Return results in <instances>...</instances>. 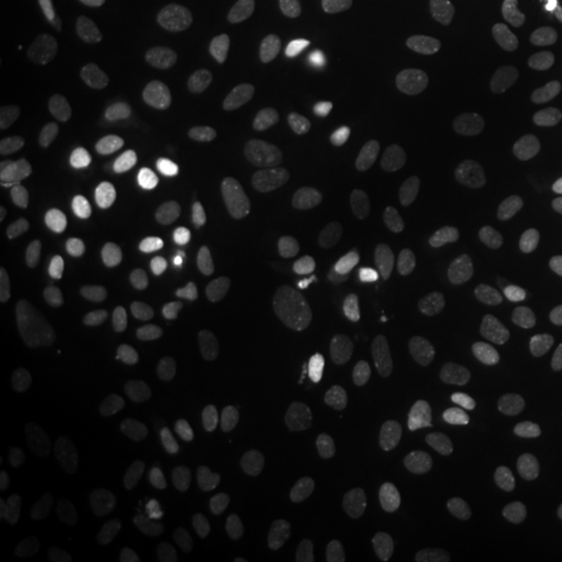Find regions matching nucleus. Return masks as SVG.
Instances as JSON below:
<instances>
[{"label": "nucleus", "mask_w": 562, "mask_h": 562, "mask_svg": "<svg viewBox=\"0 0 562 562\" xmlns=\"http://www.w3.org/2000/svg\"><path fill=\"white\" fill-rule=\"evenodd\" d=\"M472 66L487 85L516 98L557 91L562 88V25L513 10L475 38Z\"/></svg>", "instance_id": "nucleus-3"}, {"label": "nucleus", "mask_w": 562, "mask_h": 562, "mask_svg": "<svg viewBox=\"0 0 562 562\" xmlns=\"http://www.w3.org/2000/svg\"><path fill=\"white\" fill-rule=\"evenodd\" d=\"M413 547L422 562H465L475 550V531L457 509L428 503L413 525Z\"/></svg>", "instance_id": "nucleus-16"}, {"label": "nucleus", "mask_w": 562, "mask_h": 562, "mask_svg": "<svg viewBox=\"0 0 562 562\" xmlns=\"http://www.w3.org/2000/svg\"><path fill=\"white\" fill-rule=\"evenodd\" d=\"M276 484L272 462L254 443L235 441L222 447L210 469V491L225 506H247L262 501Z\"/></svg>", "instance_id": "nucleus-13"}, {"label": "nucleus", "mask_w": 562, "mask_h": 562, "mask_svg": "<svg viewBox=\"0 0 562 562\" xmlns=\"http://www.w3.org/2000/svg\"><path fill=\"white\" fill-rule=\"evenodd\" d=\"M394 325L382 310L353 306L325 319L316 331V353L325 362L372 360L391 350Z\"/></svg>", "instance_id": "nucleus-10"}, {"label": "nucleus", "mask_w": 562, "mask_h": 562, "mask_svg": "<svg viewBox=\"0 0 562 562\" xmlns=\"http://www.w3.org/2000/svg\"><path fill=\"white\" fill-rule=\"evenodd\" d=\"M469 501L484 522L497 528H525L535 522V497L503 475H479L469 487Z\"/></svg>", "instance_id": "nucleus-17"}, {"label": "nucleus", "mask_w": 562, "mask_h": 562, "mask_svg": "<svg viewBox=\"0 0 562 562\" xmlns=\"http://www.w3.org/2000/svg\"><path fill=\"white\" fill-rule=\"evenodd\" d=\"M435 176L457 201L494 210L522 198L531 184V162L503 140H460L438 157Z\"/></svg>", "instance_id": "nucleus-5"}, {"label": "nucleus", "mask_w": 562, "mask_h": 562, "mask_svg": "<svg viewBox=\"0 0 562 562\" xmlns=\"http://www.w3.org/2000/svg\"><path fill=\"white\" fill-rule=\"evenodd\" d=\"M38 562H72V560H69V557H63L60 550H57V553H50V557H44V560Z\"/></svg>", "instance_id": "nucleus-22"}, {"label": "nucleus", "mask_w": 562, "mask_h": 562, "mask_svg": "<svg viewBox=\"0 0 562 562\" xmlns=\"http://www.w3.org/2000/svg\"><path fill=\"white\" fill-rule=\"evenodd\" d=\"M172 160V125L154 103L125 101L106 113L85 144L81 169L103 191L138 194Z\"/></svg>", "instance_id": "nucleus-1"}, {"label": "nucleus", "mask_w": 562, "mask_h": 562, "mask_svg": "<svg viewBox=\"0 0 562 562\" xmlns=\"http://www.w3.org/2000/svg\"><path fill=\"white\" fill-rule=\"evenodd\" d=\"M72 438V416L66 409H29L0 425V462L25 465L57 453Z\"/></svg>", "instance_id": "nucleus-14"}, {"label": "nucleus", "mask_w": 562, "mask_h": 562, "mask_svg": "<svg viewBox=\"0 0 562 562\" xmlns=\"http://www.w3.org/2000/svg\"><path fill=\"white\" fill-rule=\"evenodd\" d=\"M176 401V379L169 369H144L122 391L116 406V431L128 443L147 441Z\"/></svg>", "instance_id": "nucleus-15"}, {"label": "nucleus", "mask_w": 562, "mask_h": 562, "mask_svg": "<svg viewBox=\"0 0 562 562\" xmlns=\"http://www.w3.org/2000/svg\"><path fill=\"white\" fill-rule=\"evenodd\" d=\"M244 10L257 13L262 20H276V22H291V20H303L316 0H238Z\"/></svg>", "instance_id": "nucleus-19"}, {"label": "nucleus", "mask_w": 562, "mask_h": 562, "mask_svg": "<svg viewBox=\"0 0 562 562\" xmlns=\"http://www.w3.org/2000/svg\"><path fill=\"white\" fill-rule=\"evenodd\" d=\"M291 562H344L335 550H328V547H322V543H310V547H303L301 553L294 557Z\"/></svg>", "instance_id": "nucleus-21"}, {"label": "nucleus", "mask_w": 562, "mask_h": 562, "mask_svg": "<svg viewBox=\"0 0 562 562\" xmlns=\"http://www.w3.org/2000/svg\"><path fill=\"white\" fill-rule=\"evenodd\" d=\"M228 98L244 120L269 132L297 128L306 120L297 85L269 54L254 47H241L228 63Z\"/></svg>", "instance_id": "nucleus-7"}, {"label": "nucleus", "mask_w": 562, "mask_h": 562, "mask_svg": "<svg viewBox=\"0 0 562 562\" xmlns=\"http://www.w3.org/2000/svg\"><path fill=\"white\" fill-rule=\"evenodd\" d=\"M150 72H154L172 94H181V88H184V60H181V54L176 47H166V54H162L160 60L150 63Z\"/></svg>", "instance_id": "nucleus-20"}, {"label": "nucleus", "mask_w": 562, "mask_h": 562, "mask_svg": "<svg viewBox=\"0 0 562 562\" xmlns=\"http://www.w3.org/2000/svg\"><path fill=\"white\" fill-rule=\"evenodd\" d=\"M63 341L60 322L50 316H16L0 325V387L13 391L38 375Z\"/></svg>", "instance_id": "nucleus-11"}, {"label": "nucleus", "mask_w": 562, "mask_h": 562, "mask_svg": "<svg viewBox=\"0 0 562 562\" xmlns=\"http://www.w3.org/2000/svg\"><path fill=\"white\" fill-rule=\"evenodd\" d=\"M241 228L247 241L276 266L303 269L325 254V228L288 191L269 188L244 206Z\"/></svg>", "instance_id": "nucleus-6"}, {"label": "nucleus", "mask_w": 562, "mask_h": 562, "mask_svg": "<svg viewBox=\"0 0 562 562\" xmlns=\"http://www.w3.org/2000/svg\"><path fill=\"white\" fill-rule=\"evenodd\" d=\"M116 10H120L122 25H125L128 38L144 57V63L150 66V63L160 60L169 41H166L160 16H157V3L154 0H116Z\"/></svg>", "instance_id": "nucleus-18"}, {"label": "nucleus", "mask_w": 562, "mask_h": 562, "mask_svg": "<svg viewBox=\"0 0 562 562\" xmlns=\"http://www.w3.org/2000/svg\"><path fill=\"white\" fill-rule=\"evenodd\" d=\"M428 297L443 316L472 328H501L513 316L516 288L506 262L479 241L447 247L428 272Z\"/></svg>", "instance_id": "nucleus-4"}, {"label": "nucleus", "mask_w": 562, "mask_h": 562, "mask_svg": "<svg viewBox=\"0 0 562 562\" xmlns=\"http://www.w3.org/2000/svg\"><path fill=\"white\" fill-rule=\"evenodd\" d=\"M409 460L401 450H382L347 479L341 491V513L347 519H372L401 501L409 491Z\"/></svg>", "instance_id": "nucleus-12"}, {"label": "nucleus", "mask_w": 562, "mask_h": 562, "mask_svg": "<svg viewBox=\"0 0 562 562\" xmlns=\"http://www.w3.org/2000/svg\"><path fill=\"white\" fill-rule=\"evenodd\" d=\"M372 435V422L366 413L331 403L310 409L306 416L291 425L288 431V453L303 465H325L353 453L357 447L369 441Z\"/></svg>", "instance_id": "nucleus-9"}, {"label": "nucleus", "mask_w": 562, "mask_h": 562, "mask_svg": "<svg viewBox=\"0 0 562 562\" xmlns=\"http://www.w3.org/2000/svg\"><path fill=\"white\" fill-rule=\"evenodd\" d=\"M94 497L76 475L57 482H13L0 491V543L3 557L38 562L63 541L94 522Z\"/></svg>", "instance_id": "nucleus-2"}, {"label": "nucleus", "mask_w": 562, "mask_h": 562, "mask_svg": "<svg viewBox=\"0 0 562 562\" xmlns=\"http://www.w3.org/2000/svg\"><path fill=\"white\" fill-rule=\"evenodd\" d=\"M144 322L154 344L181 366H201L216 347V328L203 301L176 281H166L147 297Z\"/></svg>", "instance_id": "nucleus-8"}]
</instances>
